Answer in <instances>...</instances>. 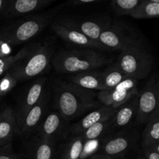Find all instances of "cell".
Listing matches in <instances>:
<instances>
[{"label": "cell", "instance_id": "6da1fadb", "mask_svg": "<svg viewBox=\"0 0 159 159\" xmlns=\"http://www.w3.org/2000/svg\"><path fill=\"white\" fill-rule=\"evenodd\" d=\"M55 107L65 120H71L98 106L96 93L77 86L71 82H61L55 90Z\"/></svg>", "mask_w": 159, "mask_h": 159}, {"label": "cell", "instance_id": "7a4b0ae2", "mask_svg": "<svg viewBox=\"0 0 159 159\" xmlns=\"http://www.w3.org/2000/svg\"><path fill=\"white\" fill-rule=\"evenodd\" d=\"M110 62L105 54L91 49L63 50L54 54L51 63L62 74H77L93 71Z\"/></svg>", "mask_w": 159, "mask_h": 159}, {"label": "cell", "instance_id": "3957f363", "mask_svg": "<svg viewBox=\"0 0 159 159\" xmlns=\"http://www.w3.org/2000/svg\"><path fill=\"white\" fill-rule=\"evenodd\" d=\"M62 6L63 5H60L46 12L10 23L0 31V38L11 46L28 41L43 30Z\"/></svg>", "mask_w": 159, "mask_h": 159}, {"label": "cell", "instance_id": "277c9868", "mask_svg": "<svg viewBox=\"0 0 159 159\" xmlns=\"http://www.w3.org/2000/svg\"><path fill=\"white\" fill-rule=\"evenodd\" d=\"M54 50L49 44H38L9 71L17 82H23L42 74L49 68Z\"/></svg>", "mask_w": 159, "mask_h": 159}, {"label": "cell", "instance_id": "5b68a950", "mask_svg": "<svg viewBox=\"0 0 159 159\" xmlns=\"http://www.w3.org/2000/svg\"><path fill=\"white\" fill-rule=\"evenodd\" d=\"M115 64L127 77L141 80L150 73L153 59L141 45L131 46L121 51Z\"/></svg>", "mask_w": 159, "mask_h": 159}, {"label": "cell", "instance_id": "8992f818", "mask_svg": "<svg viewBox=\"0 0 159 159\" xmlns=\"http://www.w3.org/2000/svg\"><path fill=\"white\" fill-rule=\"evenodd\" d=\"M99 41L109 50H120L141 45L138 36L127 26L120 23H110L102 32Z\"/></svg>", "mask_w": 159, "mask_h": 159}, {"label": "cell", "instance_id": "52a82bcc", "mask_svg": "<svg viewBox=\"0 0 159 159\" xmlns=\"http://www.w3.org/2000/svg\"><path fill=\"white\" fill-rule=\"evenodd\" d=\"M159 85L158 76L151 79L138 95L136 122L146 124L159 110Z\"/></svg>", "mask_w": 159, "mask_h": 159}, {"label": "cell", "instance_id": "ba28073f", "mask_svg": "<svg viewBox=\"0 0 159 159\" xmlns=\"http://www.w3.org/2000/svg\"><path fill=\"white\" fill-rule=\"evenodd\" d=\"M51 28L59 37L70 44L75 45L81 48L91 49L94 51H109L108 48L102 45L100 42L89 38L85 35L66 25L59 22H54Z\"/></svg>", "mask_w": 159, "mask_h": 159}, {"label": "cell", "instance_id": "9c48e42d", "mask_svg": "<svg viewBox=\"0 0 159 159\" xmlns=\"http://www.w3.org/2000/svg\"><path fill=\"white\" fill-rule=\"evenodd\" d=\"M51 96V91L46 87L38 102L30 109L18 127L17 131L20 134H28L37 128L48 111Z\"/></svg>", "mask_w": 159, "mask_h": 159}, {"label": "cell", "instance_id": "30bf717a", "mask_svg": "<svg viewBox=\"0 0 159 159\" xmlns=\"http://www.w3.org/2000/svg\"><path fill=\"white\" fill-rule=\"evenodd\" d=\"M45 88H46V79L43 78L34 82L28 89L27 91L22 95L18 102L16 111H15L17 121V128L23 120L28 112L38 102Z\"/></svg>", "mask_w": 159, "mask_h": 159}, {"label": "cell", "instance_id": "8fae6325", "mask_svg": "<svg viewBox=\"0 0 159 159\" xmlns=\"http://www.w3.org/2000/svg\"><path fill=\"white\" fill-rule=\"evenodd\" d=\"M56 0H6L1 11L5 18H15L36 12Z\"/></svg>", "mask_w": 159, "mask_h": 159}, {"label": "cell", "instance_id": "7c38bea8", "mask_svg": "<svg viewBox=\"0 0 159 159\" xmlns=\"http://www.w3.org/2000/svg\"><path fill=\"white\" fill-rule=\"evenodd\" d=\"M138 89L128 92L113 88L112 89L99 91L96 93V99L104 107L117 109L138 96Z\"/></svg>", "mask_w": 159, "mask_h": 159}, {"label": "cell", "instance_id": "4fadbf2b", "mask_svg": "<svg viewBox=\"0 0 159 159\" xmlns=\"http://www.w3.org/2000/svg\"><path fill=\"white\" fill-rule=\"evenodd\" d=\"M116 111V109L109 108L102 106L97 110L90 112L81 120L71 126V131L77 135L81 134L86 129L97 123L111 120L114 116Z\"/></svg>", "mask_w": 159, "mask_h": 159}, {"label": "cell", "instance_id": "5bb4252c", "mask_svg": "<svg viewBox=\"0 0 159 159\" xmlns=\"http://www.w3.org/2000/svg\"><path fill=\"white\" fill-rule=\"evenodd\" d=\"M60 113L57 111H53L43 117L37 127L39 136L43 139L55 141L63 127V121Z\"/></svg>", "mask_w": 159, "mask_h": 159}, {"label": "cell", "instance_id": "9a60e30c", "mask_svg": "<svg viewBox=\"0 0 159 159\" xmlns=\"http://www.w3.org/2000/svg\"><path fill=\"white\" fill-rule=\"evenodd\" d=\"M61 23L69 27L74 28L80 31L82 34L96 41H99L100 34L110 25L109 20H85L82 22H75L73 20H61Z\"/></svg>", "mask_w": 159, "mask_h": 159}, {"label": "cell", "instance_id": "2e32d148", "mask_svg": "<svg viewBox=\"0 0 159 159\" xmlns=\"http://www.w3.org/2000/svg\"><path fill=\"white\" fill-rule=\"evenodd\" d=\"M17 121L16 113L12 107H6L0 111V146L12 141L16 133Z\"/></svg>", "mask_w": 159, "mask_h": 159}, {"label": "cell", "instance_id": "e0dca14e", "mask_svg": "<svg viewBox=\"0 0 159 159\" xmlns=\"http://www.w3.org/2000/svg\"><path fill=\"white\" fill-rule=\"evenodd\" d=\"M71 83L91 91L106 90L102 83L100 71H88L74 74L69 78Z\"/></svg>", "mask_w": 159, "mask_h": 159}, {"label": "cell", "instance_id": "ac0fdd59", "mask_svg": "<svg viewBox=\"0 0 159 159\" xmlns=\"http://www.w3.org/2000/svg\"><path fill=\"white\" fill-rule=\"evenodd\" d=\"M137 107L138 96L116 109L114 116L110 120L111 124L116 127H123L128 125L132 120L136 117Z\"/></svg>", "mask_w": 159, "mask_h": 159}, {"label": "cell", "instance_id": "d6986e66", "mask_svg": "<svg viewBox=\"0 0 159 159\" xmlns=\"http://www.w3.org/2000/svg\"><path fill=\"white\" fill-rule=\"evenodd\" d=\"M131 143V139L129 137L124 135L116 136L108 140L102 146V153L100 154L115 158L127 152L130 148Z\"/></svg>", "mask_w": 159, "mask_h": 159}, {"label": "cell", "instance_id": "ffe728a7", "mask_svg": "<svg viewBox=\"0 0 159 159\" xmlns=\"http://www.w3.org/2000/svg\"><path fill=\"white\" fill-rule=\"evenodd\" d=\"M54 141L39 138L30 148V159H54Z\"/></svg>", "mask_w": 159, "mask_h": 159}, {"label": "cell", "instance_id": "44dd1931", "mask_svg": "<svg viewBox=\"0 0 159 159\" xmlns=\"http://www.w3.org/2000/svg\"><path fill=\"white\" fill-rule=\"evenodd\" d=\"M159 144V110L146 123L142 133V148Z\"/></svg>", "mask_w": 159, "mask_h": 159}, {"label": "cell", "instance_id": "7402d4cb", "mask_svg": "<svg viewBox=\"0 0 159 159\" xmlns=\"http://www.w3.org/2000/svg\"><path fill=\"white\" fill-rule=\"evenodd\" d=\"M37 44H30L24 47L23 49L14 55H8L0 57V76L6 74L10 70L15 68L23 59H24Z\"/></svg>", "mask_w": 159, "mask_h": 159}, {"label": "cell", "instance_id": "603a6c76", "mask_svg": "<svg viewBox=\"0 0 159 159\" xmlns=\"http://www.w3.org/2000/svg\"><path fill=\"white\" fill-rule=\"evenodd\" d=\"M127 77V76L116 66V64H113L101 72V78L106 90L115 88Z\"/></svg>", "mask_w": 159, "mask_h": 159}, {"label": "cell", "instance_id": "cb8c5ba5", "mask_svg": "<svg viewBox=\"0 0 159 159\" xmlns=\"http://www.w3.org/2000/svg\"><path fill=\"white\" fill-rule=\"evenodd\" d=\"M129 16L135 19H152L159 16V3L142 1Z\"/></svg>", "mask_w": 159, "mask_h": 159}, {"label": "cell", "instance_id": "d4e9b609", "mask_svg": "<svg viewBox=\"0 0 159 159\" xmlns=\"http://www.w3.org/2000/svg\"><path fill=\"white\" fill-rule=\"evenodd\" d=\"M84 139L81 135H76L62 150L60 159H80L84 145Z\"/></svg>", "mask_w": 159, "mask_h": 159}, {"label": "cell", "instance_id": "484cf974", "mask_svg": "<svg viewBox=\"0 0 159 159\" xmlns=\"http://www.w3.org/2000/svg\"><path fill=\"white\" fill-rule=\"evenodd\" d=\"M111 122L110 120L102 121V122L97 123L94 125L91 126L88 129L82 132L81 136L84 139V141H89V140H95L99 139L101 137V135L107 130L109 126L110 125Z\"/></svg>", "mask_w": 159, "mask_h": 159}, {"label": "cell", "instance_id": "4316f807", "mask_svg": "<svg viewBox=\"0 0 159 159\" xmlns=\"http://www.w3.org/2000/svg\"><path fill=\"white\" fill-rule=\"evenodd\" d=\"M143 0H111V6L118 15H129Z\"/></svg>", "mask_w": 159, "mask_h": 159}, {"label": "cell", "instance_id": "83f0119b", "mask_svg": "<svg viewBox=\"0 0 159 159\" xmlns=\"http://www.w3.org/2000/svg\"><path fill=\"white\" fill-rule=\"evenodd\" d=\"M99 149V140H89L85 141L81 154L80 159H89L97 154L98 150Z\"/></svg>", "mask_w": 159, "mask_h": 159}, {"label": "cell", "instance_id": "f1b7e54d", "mask_svg": "<svg viewBox=\"0 0 159 159\" xmlns=\"http://www.w3.org/2000/svg\"><path fill=\"white\" fill-rule=\"evenodd\" d=\"M17 83L18 82L10 73L7 72L5 74L4 77L0 80V99L9 93Z\"/></svg>", "mask_w": 159, "mask_h": 159}, {"label": "cell", "instance_id": "f546056e", "mask_svg": "<svg viewBox=\"0 0 159 159\" xmlns=\"http://www.w3.org/2000/svg\"><path fill=\"white\" fill-rule=\"evenodd\" d=\"M138 80L136 79L130 77H127L124 79L121 82H120L115 89H117L124 90V91H134L138 89Z\"/></svg>", "mask_w": 159, "mask_h": 159}, {"label": "cell", "instance_id": "4dcf8cb0", "mask_svg": "<svg viewBox=\"0 0 159 159\" xmlns=\"http://www.w3.org/2000/svg\"><path fill=\"white\" fill-rule=\"evenodd\" d=\"M0 159H20L18 155L13 152L11 143L0 146Z\"/></svg>", "mask_w": 159, "mask_h": 159}, {"label": "cell", "instance_id": "1f68e13d", "mask_svg": "<svg viewBox=\"0 0 159 159\" xmlns=\"http://www.w3.org/2000/svg\"><path fill=\"white\" fill-rule=\"evenodd\" d=\"M144 159H159V144L143 148Z\"/></svg>", "mask_w": 159, "mask_h": 159}, {"label": "cell", "instance_id": "d6a6232c", "mask_svg": "<svg viewBox=\"0 0 159 159\" xmlns=\"http://www.w3.org/2000/svg\"><path fill=\"white\" fill-rule=\"evenodd\" d=\"M12 47L9 43L0 38V57L10 55L12 51Z\"/></svg>", "mask_w": 159, "mask_h": 159}, {"label": "cell", "instance_id": "836d02e7", "mask_svg": "<svg viewBox=\"0 0 159 159\" xmlns=\"http://www.w3.org/2000/svg\"><path fill=\"white\" fill-rule=\"evenodd\" d=\"M98 1H101V0H71V2L75 5L85 4V3L94 2H98Z\"/></svg>", "mask_w": 159, "mask_h": 159}, {"label": "cell", "instance_id": "e575fe53", "mask_svg": "<svg viewBox=\"0 0 159 159\" xmlns=\"http://www.w3.org/2000/svg\"><path fill=\"white\" fill-rule=\"evenodd\" d=\"M89 159H113V158L107 156L106 155H102V154H96V155H94Z\"/></svg>", "mask_w": 159, "mask_h": 159}, {"label": "cell", "instance_id": "d590c367", "mask_svg": "<svg viewBox=\"0 0 159 159\" xmlns=\"http://www.w3.org/2000/svg\"><path fill=\"white\" fill-rule=\"evenodd\" d=\"M6 2V0H0V12H1V11L2 10Z\"/></svg>", "mask_w": 159, "mask_h": 159}, {"label": "cell", "instance_id": "8d00e7d4", "mask_svg": "<svg viewBox=\"0 0 159 159\" xmlns=\"http://www.w3.org/2000/svg\"><path fill=\"white\" fill-rule=\"evenodd\" d=\"M143 1H148V2H151L159 3V0H143Z\"/></svg>", "mask_w": 159, "mask_h": 159}, {"label": "cell", "instance_id": "74e56055", "mask_svg": "<svg viewBox=\"0 0 159 159\" xmlns=\"http://www.w3.org/2000/svg\"><path fill=\"white\" fill-rule=\"evenodd\" d=\"M136 159H144V158L143 156H141V157H138V158H137Z\"/></svg>", "mask_w": 159, "mask_h": 159}, {"label": "cell", "instance_id": "f35d334b", "mask_svg": "<svg viewBox=\"0 0 159 159\" xmlns=\"http://www.w3.org/2000/svg\"><path fill=\"white\" fill-rule=\"evenodd\" d=\"M113 159H116V158H113Z\"/></svg>", "mask_w": 159, "mask_h": 159}]
</instances>
